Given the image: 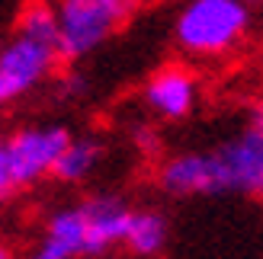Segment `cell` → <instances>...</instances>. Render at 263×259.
<instances>
[{"label": "cell", "instance_id": "cell-1", "mask_svg": "<svg viewBox=\"0 0 263 259\" xmlns=\"http://www.w3.org/2000/svg\"><path fill=\"white\" fill-rule=\"evenodd\" d=\"M254 13L244 0H183L174 19V42L190 61H221L251 35Z\"/></svg>", "mask_w": 263, "mask_h": 259}, {"label": "cell", "instance_id": "cell-2", "mask_svg": "<svg viewBox=\"0 0 263 259\" xmlns=\"http://www.w3.org/2000/svg\"><path fill=\"white\" fill-rule=\"evenodd\" d=\"M71 132L64 125H23L0 138V202L39 186L51 176Z\"/></svg>", "mask_w": 263, "mask_h": 259}, {"label": "cell", "instance_id": "cell-3", "mask_svg": "<svg viewBox=\"0 0 263 259\" xmlns=\"http://www.w3.org/2000/svg\"><path fill=\"white\" fill-rule=\"evenodd\" d=\"M135 0H55V32L61 61H81L103 48L128 19Z\"/></svg>", "mask_w": 263, "mask_h": 259}, {"label": "cell", "instance_id": "cell-4", "mask_svg": "<svg viewBox=\"0 0 263 259\" xmlns=\"http://www.w3.org/2000/svg\"><path fill=\"white\" fill-rule=\"evenodd\" d=\"M58 64L61 55L55 42L13 29L7 42H0V112L45 87Z\"/></svg>", "mask_w": 263, "mask_h": 259}, {"label": "cell", "instance_id": "cell-5", "mask_svg": "<svg viewBox=\"0 0 263 259\" xmlns=\"http://www.w3.org/2000/svg\"><path fill=\"white\" fill-rule=\"evenodd\" d=\"M215 170V196H263V138L251 125L209 147Z\"/></svg>", "mask_w": 263, "mask_h": 259}, {"label": "cell", "instance_id": "cell-6", "mask_svg": "<svg viewBox=\"0 0 263 259\" xmlns=\"http://www.w3.org/2000/svg\"><path fill=\"white\" fill-rule=\"evenodd\" d=\"M202 99V83L196 71L186 64H164L157 68L141 87V102L154 119L164 122H183L199 109Z\"/></svg>", "mask_w": 263, "mask_h": 259}, {"label": "cell", "instance_id": "cell-7", "mask_svg": "<svg viewBox=\"0 0 263 259\" xmlns=\"http://www.w3.org/2000/svg\"><path fill=\"white\" fill-rule=\"evenodd\" d=\"M84 256H90V240L81 202L55 208L45 218L29 259H84Z\"/></svg>", "mask_w": 263, "mask_h": 259}, {"label": "cell", "instance_id": "cell-8", "mask_svg": "<svg viewBox=\"0 0 263 259\" xmlns=\"http://www.w3.org/2000/svg\"><path fill=\"white\" fill-rule=\"evenodd\" d=\"M84 221H87V240H90V256H100L112 247H119L125 237V224L132 214V205L119 196H90L81 202Z\"/></svg>", "mask_w": 263, "mask_h": 259}, {"label": "cell", "instance_id": "cell-9", "mask_svg": "<svg viewBox=\"0 0 263 259\" xmlns=\"http://www.w3.org/2000/svg\"><path fill=\"white\" fill-rule=\"evenodd\" d=\"M170 240V224L157 208H132L128 224H125V237L122 243L128 247V253H135L141 259L161 256Z\"/></svg>", "mask_w": 263, "mask_h": 259}, {"label": "cell", "instance_id": "cell-10", "mask_svg": "<svg viewBox=\"0 0 263 259\" xmlns=\"http://www.w3.org/2000/svg\"><path fill=\"white\" fill-rule=\"evenodd\" d=\"M100 163H103V144L100 141L90 138V135L87 138L71 135V141L64 144L51 176L61 179V183H68V186H77V183H87V179L100 170Z\"/></svg>", "mask_w": 263, "mask_h": 259}, {"label": "cell", "instance_id": "cell-11", "mask_svg": "<svg viewBox=\"0 0 263 259\" xmlns=\"http://www.w3.org/2000/svg\"><path fill=\"white\" fill-rule=\"evenodd\" d=\"M247 125H251V128H254V132H257V135L263 138V99H260V102H257V106L251 109V119H247Z\"/></svg>", "mask_w": 263, "mask_h": 259}, {"label": "cell", "instance_id": "cell-12", "mask_svg": "<svg viewBox=\"0 0 263 259\" xmlns=\"http://www.w3.org/2000/svg\"><path fill=\"white\" fill-rule=\"evenodd\" d=\"M0 259H13V253H10V250L4 247V243H0Z\"/></svg>", "mask_w": 263, "mask_h": 259}, {"label": "cell", "instance_id": "cell-13", "mask_svg": "<svg viewBox=\"0 0 263 259\" xmlns=\"http://www.w3.org/2000/svg\"><path fill=\"white\" fill-rule=\"evenodd\" d=\"M244 4H251V7H254V4H263V0H244Z\"/></svg>", "mask_w": 263, "mask_h": 259}, {"label": "cell", "instance_id": "cell-14", "mask_svg": "<svg viewBox=\"0 0 263 259\" xmlns=\"http://www.w3.org/2000/svg\"><path fill=\"white\" fill-rule=\"evenodd\" d=\"M164 4H174V0H164ZM180 4H183V0H180Z\"/></svg>", "mask_w": 263, "mask_h": 259}]
</instances>
